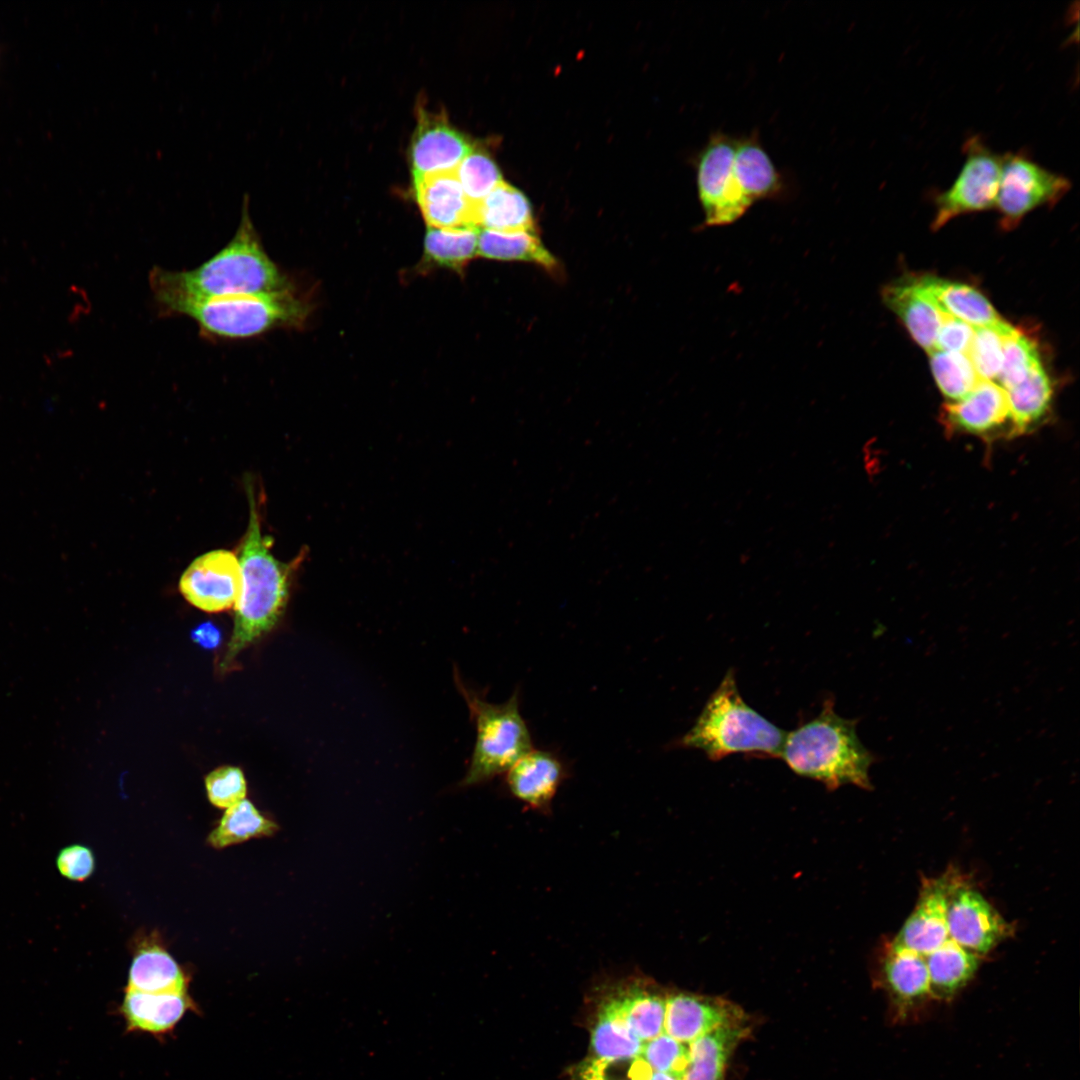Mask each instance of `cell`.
I'll return each instance as SVG.
<instances>
[{"mask_svg": "<svg viewBox=\"0 0 1080 1080\" xmlns=\"http://www.w3.org/2000/svg\"><path fill=\"white\" fill-rule=\"evenodd\" d=\"M1011 326L1006 322L1001 327H975L967 356L980 379L997 380L1003 362L1004 334Z\"/></svg>", "mask_w": 1080, "mask_h": 1080, "instance_id": "36", "label": "cell"}, {"mask_svg": "<svg viewBox=\"0 0 1080 1080\" xmlns=\"http://www.w3.org/2000/svg\"><path fill=\"white\" fill-rule=\"evenodd\" d=\"M413 186L429 227L478 228L477 205L464 193L456 169L413 177Z\"/></svg>", "mask_w": 1080, "mask_h": 1080, "instance_id": "14", "label": "cell"}, {"mask_svg": "<svg viewBox=\"0 0 1080 1080\" xmlns=\"http://www.w3.org/2000/svg\"><path fill=\"white\" fill-rule=\"evenodd\" d=\"M642 1042L628 1027L611 995L602 1004L592 1030L594 1058L618 1060L638 1057Z\"/></svg>", "mask_w": 1080, "mask_h": 1080, "instance_id": "30", "label": "cell"}, {"mask_svg": "<svg viewBox=\"0 0 1080 1080\" xmlns=\"http://www.w3.org/2000/svg\"><path fill=\"white\" fill-rule=\"evenodd\" d=\"M1041 363L1038 344L1022 330L1011 326L1004 334L1003 362L997 381L1005 390L1021 383Z\"/></svg>", "mask_w": 1080, "mask_h": 1080, "instance_id": "34", "label": "cell"}, {"mask_svg": "<svg viewBox=\"0 0 1080 1080\" xmlns=\"http://www.w3.org/2000/svg\"><path fill=\"white\" fill-rule=\"evenodd\" d=\"M941 419L951 432L984 439L1016 436L1007 393L991 380L980 379L968 395L945 403Z\"/></svg>", "mask_w": 1080, "mask_h": 1080, "instance_id": "11", "label": "cell"}, {"mask_svg": "<svg viewBox=\"0 0 1080 1080\" xmlns=\"http://www.w3.org/2000/svg\"><path fill=\"white\" fill-rule=\"evenodd\" d=\"M781 758L797 775L834 790L844 784L870 789L873 755L856 733V721L840 717L828 698L812 720L786 733Z\"/></svg>", "mask_w": 1080, "mask_h": 1080, "instance_id": "3", "label": "cell"}, {"mask_svg": "<svg viewBox=\"0 0 1080 1080\" xmlns=\"http://www.w3.org/2000/svg\"><path fill=\"white\" fill-rule=\"evenodd\" d=\"M244 487L249 521L238 556L241 586L234 606L233 634L221 662L223 670L240 651L277 623L288 600L291 577L306 555L301 551L290 562H282L273 555V539L261 530L257 492L250 476L244 479Z\"/></svg>", "mask_w": 1080, "mask_h": 1080, "instance_id": "2", "label": "cell"}, {"mask_svg": "<svg viewBox=\"0 0 1080 1080\" xmlns=\"http://www.w3.org/2000/svg\"><path fill=\"white\" fill-rule=\"evenodd\" d=\"M732 166L738 186L752 204L758 200L777 198L784 192L783 176L761 144L758 134L737 137Z\"/></svg>", "mask_w": 1080, "mask_h": 1080, "instance_id": "22", "label": "cell"}, {"mask_svg": "<svg viewBox=\"0 0 1080 1080\" xmlns=\"http://www.w3.org/2000/svg\"><path fill=\"white\" fill-rule=\"evenodd\" d=\"M742 1020H745L743 1011L720 998L687 992L666 996L664 1032L684 1044L720 1026Z\"/></svg>", "mask_w": 1080, "mask_h": 1080, "instance_id": "15", "label": "cell"}, {"mask_svg": "<svg viewBox=\"0 0 1080 1080\" xmlns=\"http://www.w3.org/2000/svg\"><path fill=\"white\" fill-rule=\"evenodd\" d=\"M567 776V766L557 753L531 749L506 771V784L514 798L544 812Z\"/></svg>", "mask_w": 1080, "mask_h": 1080, "instance_id": "18", "label": "cell"}, {"mask_svg": "<svg viewBox=\"0 0 1080 1080\" xmlns=\"http://www.w3.org/2000/svg\"><path fill=\"white\" fill-rule=\"evenodd\" d=\"M209 801L218 808L227 809L245 799L247 784L242 770L223 766L213 770L205 778Z\"/></svg>", "mask_w": 1080, "mask_h": 1080, "instance_id": "38", "label": "cell"}, {"mask_svg": "<svg viewBox=\"0 0 1080 1080\" xmlns=\"http://www.w3.org/2000/svg\"><path fill=\"white\" fill-rule=\"evenodd\" d=\"M736 138L722 131L714 132L695 160L697 191L708 226L728 225L744 215L735 205L728 186Z\"/></svg>", "mask_w": 1080, "mask_h": 1080, "instance_id": "10", "label": "cell"}, {"mask_svg": "<svg viewBox=\"0 0 1080 1080\" xmlns=\"http://www.w3.org/2000/svg\"><path fill=\"white\" fill-rule=\"evenodd\" d=\"M681 1076L673 1073L652 1072L649 1080H681Z\"/></svg>", "mask_w": 1080, "mask_h": 1080, "instance_id": "43", "label": "cell"}, {"mask_svg": "<svg viewBox=\"0 0 1080 1080\" xmlns=\"http://www.w3.org/2000/svg\"><path fill=\"white\" fill-rule=\"evenodd\" d=\"M882 298L918 345L927 352L935 349L943 311L920 287L916 276L888 284Z\"/></svg>", "mask_w": 1080, "mask_h": 1080, "instance_id": "20", "label": "cell"}, {"mask_svg": "<svg viewBox=\"0 0 1080 1080\" xmlns=\"http://www.w3.org/2000/svg\"><path fill=\"white\" fill-rule=\"evenodd\" d=\"M188 977L178 962L157 944L141 946L132 958L127 989L148 993L187 992Z\"/></svg>", "mask_w": 1080, "mask_h": 1080, "instance_id": "24", "label": "cell"}, {"mask_svg": "<svg viewBox=\"0 0 1080 1080\" xmlns=\"http://www.w3.org/2000/svg\"><path fill=\"white\" fill-rule=\"evenodd\" d=\"M477 226L499 232L536 233L528 199L504 181L477 205Z\"/></svg>", "mask_w": 1080, "mask_h": 1080, "instance_id": "27", "label": "cell"}, {"mask_svg": "<svg viewBox=\"0 0 1080 1080\" xmlns=\"http://www.w3.org/2000/svg\"><path fill=\"white\" fill-rule=\"evenodd\" d=\"M924 292L945 313L973 327H1001L1006 323L977 289L933 275L916 276Z\"/></svg>", "mask_w": 1080, "mask_h": 1080, "instance_id": "21", "label": "cell"}, {"mask_svg": "<svg viewBox=\"0 0 1080 1080\" xmlns=\"http://www.w3.org/2000/svg\"><path fill=\"white\" fill-rule=\"evenodd\" d=\"M1071 184L1067 177L1043 167L1027 152L1003 154L995 205L1001 228L1011 230L1031 211L1054 206Z\"/></svg>", "mask_w": 1080, "mask_h": 1080, "instance_id": "7", "label": "cell"}, {"mask_svg": "<svg viewBox=\"0 0 1080 1080\" xmlns=\"http://www.w3.org/2000/svg\"><path fill=\"white\" fill-rule=\"evenodd\" d=\"M955 884L947 879H929L919 900L894 942L926 956L948 938L947 908Z\"/></svg>", "mask_w": 1080, "mask_h": 1080, "instance_id": "17", "label": "cell"}, {"mask_svg": "<svg viewBox=\"0 0 1080 1080\" xmlns=\"http://www.w3.org/2000/svg\"><path fill=\"white\" fill-rule=\"evenodd\" d=\"M630 1030L642 1041L664 1032L666 997L641 983L621 987L611 995Z\"/></svg>", "mask_w": 1080, "mask_h": 1080, "instance_id": "28", "label": "cell"}, {"mask_svg": "<svg viewBox=\"0 0 1080 1080\" xmlns=\"http://www.w3.org/2000/svg\"><path fill=\"white\" fill-rule=\"evenodd\" d=\"M947 927L950 939L979 957L1008 933V924L978 891L956 884L949 895Z\"/></svg>", "mask_w": 1080, "mask_h": 1080, "instance_id": "12", "label": "cell"}, {"mask_svg": "<svg viewBox=\"0 0 1080 1080\" xmlns=\"http://www.w3.org/2000/svg\"><path fill=\"white\" fill-rule=\"evenodd\" d=\"M652 1071L638 1056L603 1060L592 1058L579 1071V1080H649Z\"/></svg>", "mask_w": 1080, "mask_h": 1080, "instance_id": "39", "label": "cell"}, {"mask_svg": "<svg viewBox=\"0 0 1080 1080\" xmlns=\"http://www.w3.org/2000/svg\"><path fill=\"white\" fill-rule=\"evenodd\" d=\"M278 829L251 801L243 799L225 810L207 841L213 848L223 849L252 838L272 836Z\"/></svg>", "mask_w": 1080, "mask_h": 1080, "instance_id": "31", "label": "cell"}, {"mask_svg": "<svg viewBox=\"0 0 1080 1080\" xmlns=\"http://www.w3.org/2000/svg\"><path fill=\"white\" fill-rule=\"evenodd\" d=\"M928 353L934 379L947 400L962 399L980 380L966 354L937 349Z\"/></svg>", "mask_w": 1080, "mask_h": 1080, "instance_id": "33", "label": "cell"}, {"mask_svg": "<svg viewBox=\"0 0 1080 1080\" xmlns=\"http://www.w3.org/2000/svg\"><path fill=\"white\" fill-rule=\"evenodd\" d=\"M747 1032L742 1020L720 1026L689 1043L681 1080H723L728 1061Z\"/></svg>", "mask_w": 1080, "mask_h": 1080, "instance_id": "23", "label": "cell"}, {"mask_svg": "<svg viewBox=\"0 0 1080 1080\" xmlns=\"http://www.w3.org/2000/svg\"><path fill=\"white\" fill-rule=\"evenodd\" d=\"M1007 393L1016 435L1031 432L1050 415L1054 386L1042 362Z\"/></svg>", "mask_w": 1080, "mask_h": 1080, "instance_id": "26", "label": "cell"}, {"mask_svg": "<svg viewBox=\"0 0 1080 1080\" xmlns=\"http://www.w3.org/2000/svg\"><path fill=\"white\" fill-rule=\"evenodd\" d=\"M785 737L786 732L742 699L729 670L676 744L702 750L713 761L736 753L774 758L781 756Z\"/></svg>", "mask_w": 1080, "mask_h": 1080, "instance_id": "4", "label": "cell"}, {"mask_svg": "<svg viewBox=\"0 0 1080 1080\" xmlns=\"http://www.w3.org/2000/svg\"><path fill=\"white\" fill-rule=\"evenodd\" d=\"M241 586L238 557L216 549L195 558L179 581L184 598L206 612H220L235 606Z\"/></svg>", "mask_w": 1080, "mask_h": 1080, "instance_id": "9", "label": "cell"}, {"mask_svg": "<svg viewBox=\"0 0 1080 1080\" xmlns=\"http://www.w3.org/2000/svg\"><path fill=\"white\" fill-rule=\"evenodd\" d=\"M688 1044L681 1043L663 1032L644 1042L639 1057L652 1072L682 1075L688 1062Z\"/></svg>", "mask_w": 1080, "mask_h": 1080, "instance_id": "37", "label": "cell"}, {"mask_svg": "<svg viewBox=\"0 0 1080 1080\" xmlns=\"http://www.w3.org/2000/svg\"><path fill=\"white\" fill-rule=\"evenodd\" d=\"M192 640L203 648L213 649L221 642L220 630L211 622L198 625L191 633Z\"/></svg>", "mask_w": 1080, "mask_h": 1080, "instance_id": "42", "label": "cell"}, {"mask_svg": "<svg viewBox=\"0 0 1080 1080\" xmlns=\"http://www.w3.org/2000/svg\"><path fill=\"white\" fill-rule=\"evenodd\" d=\"M196 1008L188 992L148 993L126 988L119 1010L128 1032L162 1036Z\"/></svg>", "mask_w": 1080, "mask_h": 1080, "instance_id": "19", "label": "cell"}, {"mask_svg": "<svg viewBox=\"0 0 1080 1080\" xmlns=\"http://www.w3.org/2000/svg\"><path fill=\"white\" fill-rule=\"evenodd\" d=\"M880 976L898 1021L917 1015L932 999L925 957L894 941L883 957Z\"/></svg>", "mask_w": 1080, "mask_h": 1080, "instance_id": "13", "label": "cell"}, {"mask_svg": "<svg viewBox=\"0 0 1080 1080\" xmlns=\"http://www.w3.org/2000/svg\"><path fill=\"white\" fill-rule=\"evenodd\" d=\"M479 231V228L429 227L425 237V256L434 264L462 271L478 255Z\"/></svg>", "mask_w": 1080, "mask_h": 1080, "instance_id": "32", "label": "cell"}, {"mask_svg": "<svg viewBox=\"0 0 1080 1080\" xmlns=\"http://www.w3.org/2000/svg\"><path fill=\"white\" fill-rule=\"evenodd\" d=\"M149 281L163 312L184 302L290 289L287 279L263 248L250 215L247 195L243 199L238 228L219 252L191 270L171 271L155 267Z\"/></svg>", "mask_w": 1080, "mask_h": 1080, "instance_id": "1", "label": "cell"}, {"mask_svg": "<svg viewBox=\"0 0 1080 1080\" xmlns=\"http://www.w3.org/2000/svg\"><path fill=\"white\" fill-rule=\"evenodd\" d=\"M472 150L447 120L422 111L410 147L413 177L455 170Z\"/></svg>", "mask_w": 1080, "mask_h": 1080, "instance_id": "16", "label": "cell"}, {"mask_svg": "<svg viewBox=\"0 0 1080 1080\" xmlns=\"http://www.w3.org/2000/svg\"><path fill=\"white\" fill-rule=\"evenodd\" d=\"M963 153L964 162L951 186L934 198V230L958 216L995 208L1002 155L993 151L979 135L967 138Z\"/></svg>", "mask_w": 1080, "mask_h": 1080, "instance_id": "8", "label": "cell"}, {"mask_svg": "<svg viewBox=\"0 0 1080 1080\" xmlns=\"http://www.w3.org/2000/svg\"><path fill=\"white\" fill-rule=\"evenodd\" d=\"M476 724L477 737L462 784L475 785L506 771L533 749L528 725L520 712L519 691L502 704H492L462 687Z\"/></svg>", "mask_w": 1080, "mask_h": 1080, "instance_id": "6", "label": "cell"}, {"mask_svg": "<svg viewBox=\"0 0 1080 1080\" xmlns=\"http://www.w3.org/2000/svg\"><path fill=\"white\" fill-rule=\"evenodd\" d=\"M974 332L975 327L943 312L935 349L967 355Z\"/></svg>", "mask_w": 1080, "mask_h": 1080, "instance_id": "41", "label": "cell"}, {"mask_svg": "<svg viewBox=\"0 0 1080 1080\" xmlns=\"http://www.w3.org/2000/svg\"><path fill=\"white\" fill-rule=\"evenodd\" d=\"M931 997L951 1000L974 976L979 956L967 951L948 938L941 946L925 956Z\"/></svg>", "mask_w": 1080, "mask_h": 1080, "instance_id": "25", "label": "cell"}, {"mask_svg": "<svg viewBox=\"0 0 1080 1080\" xmlns=\"http://www.w3.org/2000/svg\"><path fill=\"white\" fill-rule=\"evenodd\" d=\"M167 313L191 318L206 336L234 340L256 337L275 328L298 326L306 318L307 306L288 289L184 302Z\"/></svg>", "mask_w": 1080, "mask_h": 1080, "instance_id": "5", "label": "cell"}, {"mask_svg": "<svg viewBox=\"0 0 1080 1080\" xmlns=\"http://www.w3.org/2000/svg\"><path fill=\"white\" fill-rule=\"evenodd\" d=\"M456 174L464 193L475 205L503 182L497 165L480 150H472L458 165Z\"/></svg>", "mask_w": 1080, "mask_h": 1080, "instance_id": "35", "label": "cell"}, {"mask_svg": "<svg viewBox=\"0 0 1080 1080\" xmlns=\"http://www.w3.org/2000/svg\"><path fill=\"white\" fill-rule=\"evenodd\" d=\"M56 866L66 879L81 882L89 878L95 870L94 854L85 845H69L59 851Z\"/></svg>", "mask_w": 1080, "mask_h": 1080, "instance_id": "40", "label": "cell"}, {"mask_svg": "<svg viewBox=\"0 0 1080 1080\" xmlns=\"http://www.w3.org/2000/svg\"><path fill=\"white\" fill-rule=\"evenodd\" d=\"M478 255L496 260L525 261L559 274V264L534 232H499L482 229L478 237Z\"/></svg>", "mask_w": 1080, "mask_h": 1080, "instance_id": "29", "label": "cell"}]
</instances>
